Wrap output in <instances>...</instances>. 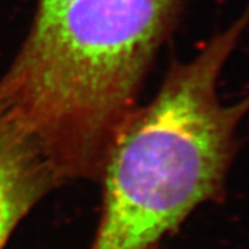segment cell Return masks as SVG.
Listing matches in <instances>:
<instances>
[{
    "label": "cell",
    "instance_id": "1",
    "mask_svg": "<svg viewBox=\"0 0 249 249\" xmlns=\"http://www.w3.org/2000/svg\"><path fill=\"white\" fill-rule=\"evenodd\" d=\"M183 0H70L32 19L0 78V114L61 178L100 180Z\"/></svg>",
    "mask_w": 249,
    "mask_h": 249
},
{
    "label": "cell",
    "instance_id": "4",
    "mask_svg": "<svg viewBox=\"0 0 249 249\" xmlns=\"http://www.w3.org/2000/svg\"><path fill=\"white\" fill-rule=\"evenodd\" d=\"M68 1L70 0H37L34 19H39V18H43L49 14H52Z\"/></svg>",
    "mask_w": 249,
    "mask_h": 249
},
{
    "label": "cell",
    "instance_id": "3",
    "mask_svg": "<svg viewBox=\"0 0 249 249\" xmlns=\"http://www.w3.org/2000/svg\"><path fill=\"white\" fill-rule=\"evenodd\" d=\"M64 183L35 142L0 114V249L36 205Z\"/></svg>",
    "mask_w": 249,
    "mask_h": 249
},
{
    "label": "cell",
    "instance_id": "2",
    "mask_svg": "<svg viewBox=\"0 0 249 249\" xmlns=\"http://www.w3.org/2000/svg\"><path fill=\"white\" fill-rule=\"evenodd\" d=\"M249 27V3L190 61L172 64L157 94L119 132L101 176L90 249H155L198 206L220 201L249 94L226 106L217 82Z\"/></svg>",
    "mask_w": 249,
    "mask_h": 249
}]
</instances>
